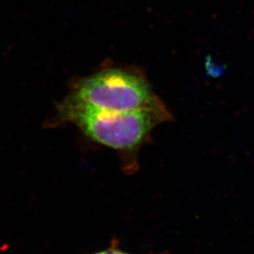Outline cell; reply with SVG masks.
I'll use <instances>...</instances> for the list:
<instances>
[{
    "label": "cell",
    "instance_id": "1",
    "mask_svg": "<svg viewBox=\"0 0 254 254\" xmlns=\"http://www.w3.org/2000/svg\"><path fill=\"white\" fill-rule=\"evenodd\" d=\"M63 117L73 123L86 136L115 149H132L138 145L165 117L163 106L137 111H104L70 98L60 110Z\"/></svg>",
    "mask_w": 254,
    "mask_h": 254
},
{
    "label": "cell",
    "instance_id": "2",
    "mask_svg": "<svg viewBox=\"0 0 254 254\" xmlns=\"http://www.w3.org/2000/svg\"><path fill=\"white\" fill-rule=\"evenodd\" d=\"M71 98L94 108L116 112L162 106L143 77L124 70L104 71L85 80Z\"/></svg>",
    "mask_w": 254,
    "mask_h": 254
},
{
    "label": "cell",
    "instance_id": "3",
    "mask_svg": "<svg viewBox=\"0 0 254 254\" xmlns=\"http://www.w3.org/2000/svg\"><path fill=\"white\" fill-rule=\"evenodd\" d=\"M94 254H128L126 253L122 252V251H119V250H109L106 251H102V252L96 253Z\"/></svg>",
    "mask_w": 254,
    "mask_h": 254
}]
</instances>
